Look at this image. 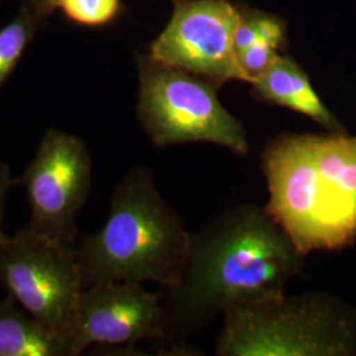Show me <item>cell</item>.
Returning a JSON list of instances; mask_svg holds the SVG:
<instances>
[{
	"label": "cell",
	"instance_id": "obj_11",
	"mask_svg": "<svg viewBox=\"0 0 356 356\" xmlns=\"http://www.w3.org/2000/svg\"><path fill=\"white\" fill-rule=\"evenodd\" d=\"M0 356H72L63 334L51 330L13 297L0 302Z\"/></svg>",
	"mask_w": 356,
	"mask_h": 356
},
{
	"label": "cell",
	"instance_id": "obj_1",
	"mask_svg": "<svg viewBox=\"0 0 356 356\" xmlns=\"http://www.w3.org/2000/svg\"><path fill=\"white\" fill-rule=\"evenodd\" d=\"M305 257L266 206L226 209L191 234L179 279L163 288L168 339L202 330L231 306L285 294Z\"/></svg>",
	"mask_w": 356,
	"mask_h": 356
},
{
	"label": "cell",
	"instance_id": "obj_10",
	"mask_svg": "<svg viewBox=\"0 0 356 356\" xmlns=\"http://www.w3.org/2000/svg\"><path fill=\"white\" fill-rule=\"evenodd\" d=\"M251 88L257 101L304 115L326 132H347L341 120L322 102L301 65L289 56L279 54Z\"/></svg>",
	"mask_w": 356,
	"mask_h": 356
},
{
	"label": "cell",
	"instance_id": "obj_5",
	"mask_svg": "<svg viewBox=\"0 0 356 356\" xmlns=\"http://www.w3.org/2000/svg\"><path fill=\"white\" fill-rule=\"evenodd\" d=\"M138 118L157 148L209 143L247 156L242 122L218 98L219 85L191 72L138 56Z\"/></svg>",
	"mask_w": 356,
	"mask_h": 356
},
{
	"label": "cell",
	"instance_id": "obj_2",
	"mask_svg": "<svg viewBox=\"0 0 356 356\" xmlns=\"http://www.w3.org/2000/svg\"><path fill=\"white\" fill-rule=\"evenodd\" d=\"M269 214L301 254L356 243V135L284 132L261 152Z\"/></svg>",
	"mask_w": 356,
	"mask_h": 356
},
{
	"label": "cell",
	"instance_id": "obj_9",
	"mask_svg": "<svg viewBox=\"0 0 356 356\" xmlns=\"http://www.w3.org/2000/svg\"><path fill=\"white\" fill-rule=\"evenodd\" d=\"M143 341L166 342L163 293L144 284L107 282L83 288L69 334L72 356L92 344L134 347Z\"/></svg>",
	"mask_w": 356,
	"mask_h": 356
},
{
	"label": "cell",
	"instance_id": "obj_3",
	"mask_svg": "<svg viewBox=\"0 0 356 356\" xmlns=\"http://www.w3.org/2000/svg\"><path fill=\"white\" fill-rule=\"evenodd\" d=\"M191 234L157 189L149 169L132 168L115 188L102 229L81 236L76 257L83 288L107 282H177Z\"/></svg>",
	"mask_w": 356,
	"mask_h": 356
},
{
	"label": "cell",
	"instance_id": "obj_6",
	"mask_svg": "<svg viewBox=\"0 0 356 356\" xmlns=\"http://www.w3.org/2000/svg\"><path fill=\"white\" fill-rule=\"evenodd\" d=\"M0 284L32 317L69 341L83 291L76 247L31 227L15 235L0 231Z\"/></svg>",
	"mask_w": 356,
	"mask_h": 356
},
{
	"label": "cell",
	"instance_id": "obj_15",
	"mask_svg": "<svg viewBox=\"0 0 356 356\" xmlns=\"http://www.w3.org/2000/svg\"><path fill=\"white\" fill-rule=\"evenodd\" d=\"M259 41H264L280 51L285 42V26L282 22L266 13L251 11Z\"/></svg>",
	"mask_w": 356,
	"mask_h": 356
},
{
	"label": "cell",
	"instance_id": "obj_14",
	"mask_svg": "<svg viewBox=\"0 0 356 356\" xmlns=\"http://www.w3.org/2000/svg\"><path fill=\"white\" fill-rule=\"evenodd\" d=\"M279 49L273 45L257 41L252 47L238 54V61L241 69L247 76V83H252L257 76H261L270 65L279 57Z\"/></svg>",
	"mask_w": 356,
	"mask_h": 356
},
{
	"label": "cell",
	"instance_id": "obj_8",
	"mask_svg": "<svg viewBox=\"0 0 356 356\" xmlns=\"http://www.w3.org/2000/svg\"><path fill=\"white\" fill-rule=\"evenodd\" d=\"M239 22L241 10L227 0H181L149 56L219 86L229 81L247 83L234 45Z\"/></svg>",
	"mask_w": 356,
	"mask_h": 356
},
{
	"label": "cell",
	"instance_id": "obj_16",
	"mask_svg": "<svg viewBox=\"0 0 356 356\" xmlns=\"http://www.w3.org/2000/svg\"><path fill=\"white\" fill-rule=\"evenodd\" d=\"M13 185L11 179V172L7 164L0 161V231H1V223L4 216V207H6V200L7 194Z\"/></svg>",
	"mask_w": 356,
	"mask_h": 356
},
{
	"label": "cell",
	"instance_id": "obj_13",
	"mask_svg": "<svg viewBox=\"0 0 356 356\" xmlns=\"http://www.w3.org/2000/svg\"><path fill=\"white\" fill-rule=\"evenodd\" d=\"M58 8L78 24L103 26L116 17L120 0H58Z\"/></svg>",
	"mask_w": 356,
	"mask_h": 356
},
{
	"label": "cell",
	"instance_id": "obj_4",
	"mask_svg": "<svg viewBox=\"0 0 356 356\" xmlns=\"http://www.w3.org/2000/svg\"><path fill=\"white\" fill-rule=\"evenodd\" d=\"M222 317L218 356H356V309L326 293L239 304Z\"/></svg>",
	"mask_w": 356,
	"mask_h": 356
},
{
	"label": "cell",
	"instance_id": "obj_12",
	"mask_svg": "<svg viewBox=\"0 0 356 356\" xmlns=\"http://www.w3.org/2000/svg\"><path fill=\"white\" fill-rule=\"evenodd\" d=\"M40 17L32 6L24 7L11 24L0 31V88L20 61Z\"/></svg>",
	"mask_w": 356,
	"mask_h": 356
},
{
	"label": "cell",
	"instance_id": "obj_7",
	"mask_svg": "<svg viewBox=\"0 0 356 356\" xmlns=\"http://www.w3.org/2000/svg\"><path fill=\"white\" fill-rule=\"evenodd\" d=\"M91 169L83 141L49 129L24 175L16 181L24 188L31 209L28 227L76 247V216L89 197Z\"/></svg>",
	"mask_w": 356,
	"mask_h": 356
},
{
	"label": "cell",
	"instance_id": "obj_17",
	"mask_svg": "<svg viewBox=\"0 0 356 356\" xmlns=\"http://www.w3.org/2000/svg\"><path fill=\"white\" fill-rule=\"evenodd\" d=\"M31 6L42 17L58 8V0H31Z\"/></svg>",
	"mask_w": 356,
	"mask_h": 356
},
{
	"label": "cell",
	"instance_id": "obj_18",
	"mask_svg": "<svg viewBox=\"0 0 356 356\" xmlns=\"http://www.w3.org/2000/svg\"><path fill=\"white\" fill-rule=\"evenodd\" d=\"M173 1H176V3H177V1H181V0H173Z\"/></svg>",
	"mask_w": 356,
	"mask_h": 356
}]
</instances>
